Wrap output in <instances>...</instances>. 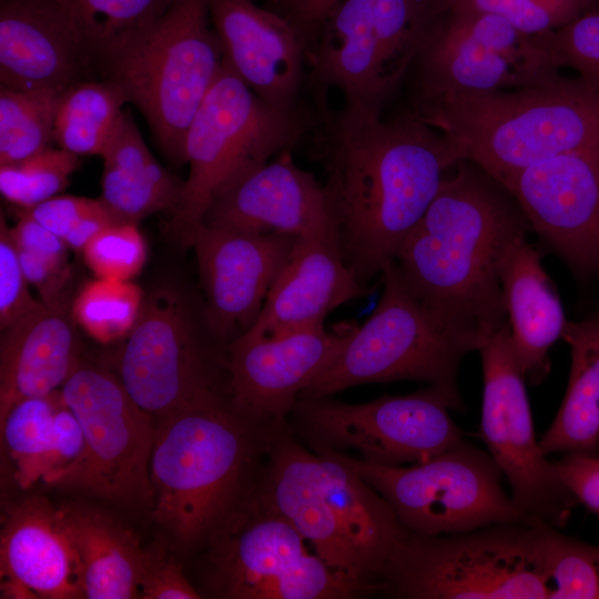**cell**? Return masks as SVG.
<instances>
[{"label": "cell", "instance_id": "8fae6325", "mask_svg": "<svg viewBox=\"0 0 599 599\" xmlns=\"http://www.w3.org/2000/svg\"><path fill=\"white\" fill-rule=\"evenodd\" d=\"M331 453L378 491L416 536L459 534L527 517L505 493L504 474L491 455L464 439L409 466H383Z\"/></svg>", "mask_w": 599, "mask_h": 599}, {"label": "cell", "instance_id": "83f0119b", "mask_svg": "<svg viewBox=\"0 0 599 599\" xmlns=\"http://www.w3.org/2000/svg\"><path fill=\"white\" fill-rule=\"evenodd\" d=\"M58 514L77 558L83 598H139L148 549L138 536L89 507L63 506Z\"/></svg>", "mask_w": 599, "mask_h": 599}, {"label": "cell", "instance_id": "d6986e66", "mask_svg": "<svg viewBox=\"0 0 599 599\" xmlns=\"http://www.w3.org/2000/svg\"><path fill=\"white\" fill-rule=\"evenodd\" d=\"M530 229L579 274L599 273V154L567 153L504 184Z\"/></svg>", "mask_w": 599, "mask_h": 599}, {"label": "cell", "instance_id": "681fc988", "mask_svg": "<svg viewBox=\"0 0 599 599\" xmlns=\"http://www.w3.org/2000/svg\"><path fill=\"white\" fill-rule=\"evenodd\" d=\"M10 232L17 248L58 258H68L69 247L65 242L20 211L18 222L10 227Z\"/></svg>", "mask_w": 599, "mask_h": 599}, {"label": "cell", "instance_id": "277c9868", "mask_svg": "<svg viewBox=\"0 0 599 599\" xmlns=\"http://www.w3.org/2000/svg\"><path fill=\"white\" fill-rule=\"evenodd\" d=\"M413 113L502 185L520 170L558 155L599 154V89L578 77L458 95Z\"/></svg>", "mask_w": 599, "mask_h": 599}, {"label": "cell", "instance_id": "5b68a950", "mask_svg": "<svg viewBox=\"0 0 599 599\" xmlns=\"http://www.w3.org/2000/svg\"><path fill=\"white\" fill-rule=\"evenodd\" d=\"M547 522L534 517L420 537L408 532L378 592L405 599H550Z\"/></svg>", "mask_w": 599, "mask_h": 599}, {"label": "cell", "instance_id": "d6a6232c", "mask_svg": "<svg viewBox=\"0 0 599 599\" xmlns=\"http://www.w3.org/2000/svg\"><path fill=\"white\" fill-rule=\"evenodd\" d=\"M95 71L176 0H58Z\"/></svg>", "mask_w": 599, "mask_h": 599}, {"label": "cell", "instance_id": "4fadbf2b", "mask_svg": "<svg viewBox=\"0 0 599 599\" xmlns=\"http://www.w3.org/2000/svg\"><path fill=\"white\" fill-rule=\"evenodd\" d=\"M60 389L81 425L83 450L45 484L118 502L152 504L153 417L132 399L115 374L97 366L79 363Z\"/></svg>", "mask_w": 599, "mask_h": 599}, {"label": "cell", "instance_id": "3957f363", "mask_svg": "<svg viewBox=\"0 0 599 599\" xmlns=\"http://www.w3.org/2000/svg\"><path fill=\"white\" fill-rule=\"evenodd\" d=\"M278 426L246 418L217 390L158 418L152 518L185 546H210L257 501Z\"/></svg>", "mask_w": 599, "mask_h": 599}, {"label": "cell", "instance_id": "7402d4cb", "mask_svg": "<svg viewBox=\"0 0 599 599\" xmlns=\"http://www.w3.org/2000/svg\"><path fill=\"white\" fill-rule=\"evenodd\" d=\"M224 61L264 101L281 108L304 102L306 49L290 21L253 0H207Z\"/></svg>", "mask_w": 599, "mask_h": 599}, {"label": "cell", "instance_id": "30bf717a", "mask_svg": "<svg viewBox=\"0 0 599 599\" xmlns=\"http://www.w3.org/2000/svg\"><path fill=\"white\" fill-rule=\"evenodd\" d=\"M382 275L384 288L373 313L354 327L336 359L303 389L298 399L396 380L426 382L460 397L457 373L466 349L414 296L395 261Z\"/></svg>", "mask_w": 599, "mask_h": 599}, {"label": "cell", "instance_id": "7a4b0ae2", "mask_svg": "<svg viewBox=\"0 0 599 599\" xmlns=\"http://www.w3.org/2000/svg\"><path fill=\"white\" fill-rule=\"evenodd\" d=\"M530 225L509 190L461 160L396 258L409 291L466 352L508 323L499 277L501 254Z\"/></svg>", "mask_w": 599, "mask_h": 599}, {"label": "cell", "instance_id": "ee69618b", "mask_svg": "<svg viewBox=\"0 0 599 599\" xmlns=\"http://www.w3.org/2000/svg\"><path fill=\"white\" fill-rule=\"evenodd\" d=\"M83 433L73 412L63 398L54 416V425L49 447L40 463V480L50 477L71 466L82 454Z\"/></svg>", "mask_w": 599, "mask_h": 599}, {"label": "cell", "instance_id": "7c38bea8", "mask_svg": "<svg viewBox=\"0 0 599 599\" xmlns=\"http://www.w3.org/2000/svg\"><path fill=\"white\" fill-rule=\"evenodd\" d=\"M464 408L460 397L429 385L362 404L303 398L292 415L297 434L313 450H353L363 460L398 467L425 463L461 440L464 432L449 410Z\"/></svg>", "mask_w": 599, "mask_h": 599}, {"label": "cell", "instance_id": "f1b7e54d", "mask_svg": "<svg viewBox=\"0 0 599 599\" xmlns=\"http://www.w3.org/2000/svg\"><path fill=\"white\" fill-rule=\"evenodd\" d=\"M101 156L100 200L115 223L138 224L154 213L175 209L184 181L155 160L131 113H121Z\"/></svg>", "mask_w": 599, "mask_h": 599}, {"label": "cell", "instance_id": "4316f807", "mask_svg": "<svg viewBox=\"0 0 599 599\" xmlns=\"http://www.w3.org/2000/svg\"><path fill=\"white\" fill-rule=\"evenodd\" d=\"M499 277L517 361L526 382L538 385L550 372L548 353L567 322L557 291L527 233L515 236L505 247Z\"/></svg>", "mask_w": 599, "mask_h": 599}, {"label": "cell", "instance_id": "e0dca14e", "mask_svg": "<svg viewBox=\"0 0 599 599\" xmlns=\"http://www.w3.org/2000/svg\"><path fill=\"white\" fill-rule=\"evenodd\" d=\"M296 238L202 223L193 230L186 247L195 252L205 319L217 342L227 347L254 326Z\"/></svg>", "mask_w": 599, "mask_h": 599}, {"label": "cell", "instance_id": "1f68e13d", "mask_svg": "<svg viewBox=\"0 0 599 599\" xmlns=\"http://www.w3.org/2000/svg\"><path fill=\"white\" fill-rule=\"evenodd\" d=\"M128 101L114 82L89 79L65 89L59 100L53 140L75 155H101Z\"/></svg>", "mask_w": 599, "mask_h": 599}, {"label": "cell", "instance_id": "603a6c76", "mask_svg": "<svg viewBox=\"0 0 599 599\" xmlns=\"http://www.w3.org/2000/svg\"><path fill=\"white\" fill-rule=\"evenodd\" d=\"M93 72L58 0L0 1V85L64 91Z\"/></svg>", "mask_w": 599, "mask_h": 599}, {"label": "cell", "instance_id": "d590c367", "mask_svg": "<svg viewBox=\"0 0 599 599\" xmlns=\"http://www.w3.org/2000/svg\"><path fill=\"white\" fill-rule=\"evenodd\" d=\"M143 302V292L138 284L97 277L78 292L71 304V314L75 324L90 337L109 344L128 336Z\"/></svg>", "mask_w": 599, "mask_h": 599}, {"label": "cell", "instance_id": "bcb514c9", "mask_svg": "<svg viewBox=\"0 0 599 599\" xmlns=\"http://www.w3.org/2000/svg\"><path fill=\"white\" fill-rule=\"evenodd\" d=\"M552 463L577 505L599 515V456L567 454Z\"/></svg>", "mask_w": 599, "mask_h": 599}, {"label": "cell", "instance_id": "8d00e7d4", "mask_svg": "<svg viewBox=\"0 0 599 599\" xmlns=\"http://www.w3.org/2000/svg\"><path fill=\"white\" fill-rule=\"evenodd\" d=\"M79 165L78 155L49 146L19 162L0 165V192L10 203L30 209L64 190Z\"/></svg>", "mask_w": 599, "mask_h": 599}, {"label": "cell", "instance_id": "f907efd6", "mask_svg": "<svg viewBox=\"0 0 599 599\" xmlns=\"http://www.w3.org/2000/svg\"><path fill=\"white\" fill-rule=\"evenodd\" d=\"M100 199V197H99ZM116 224L102 201L89 212L64 237L69 248L81 251L101 231Z\"/></svg>", "mask_w": 599, "mask_h": 599}, {"label": "cell", "instance_id": "2e32d148", "mask_svg": "<svg viewBox=\"0 0 599 599\" xmlns=\"http://www.w3.org/2000/svg\"><path fill=\"white\" fill-rule=\"evenodd\" d=\"M204 332H211L204 309L197 314L181 291L162 287L144 300L124 338L116 376L152 417L216 390Z\"/></svg>", "mask_w": 599, "mask_h": 599}, {"label": "cell", "instance_id": "cb8c5ba5", "mask_svg": "<svg viewBox=\"0 0 599 599\" xmlns=\"http://www.w3.org/2000/svg\"><path fill=\"white\" fill-rule=\"evenodd\" d=\"M372 292L345 264L335 226L301 236L245 334L278 337L323 327L335 308Z\"/></svg>", "mask_w": 599, "mask_h": 599}, {"label": "cell", "instance_id": "5bb4252c", "mask_svg": "<svg viewBox=\"0 0 599 599\" xmlns=\"http://www.w3.org/2000/svg\"><path fill=\"white\" fill-rule=\"evenodd\" d=\"M207 587L233 599H347L366 592L332 569L258 499L210 545Z\"/></svg>", "mask_w": 599, "mask_h": 599}, {"label": "cell", "instance_id": "4dcf8cb0", "mask_svg": "<svg viewBox=\"0 0 599 599\" xmlns=\"http://www.w3.org/2000/svg\"><path fill=\"white\" fill-rule=\"evenodd\" d=\"M571 367L564 400L539 440L544 455L599 456V315L567 322Z\"/></svg>", "mask_w": 599, "mask_h": 599}, {"label": "cell", "instance_id": "484cf974", "mask_svg": "<svg viewBox=\"0 0 599 599\" xmlns=\"http://www.w3.org/2000/svg\"><path fill=\"white\" fill-rule=\"evenodd\" d=\"M1 332L0 420L20 400L60 389L80 363L68 303H42Z\"/></svg>", "mask_w": 599, "mask_h": 599}, {"label": "cell", "instance_id": "9c48e42d", "mask_svg": "<svg viewBox=\"0 0 599 599\" xmlns=\"http://www.w3.org/2000/svg\"><path fill=\"white\" fill-rule=\"evenodd\" d=\"M439 0H341L306 51L313 99L383 112L403 88Z\"/></svg>", "mask_w": 599, "mask_h": 599}, {"label": "cell", "instance_id": "b9f144b4", "mask_svg": "<svg viewBox=\"0 0 599 599\" xmlns=\"http://www.w3.org/2000/svg\"><path fill=\"white\" fill-rule=\"evenodd\" d=\"M23 273L10 227L3 214L0 219V328L42 305L32 297Z\"/></svg>", "mask_w": 599, "mask_h": 599}, {"label": "cell", "instance_id": "9a60e30c", "mask_svg": "<svg viewBox=\"0 0 599 599\" xmlns=\"http://www.w3.org/2000/svg\"><path fill=\"white\" fill-rule=\"evenodd\" d=\"M478 351L484 392L477 437L501 469L517 508L526 516L564 528L577 502L536 439L526 379L509 323Z\"/></svg>", "mask_w": 599, "mask_h": 599}, {"label": "cell", "instance_id": "c3c4849f", "mask_svg": "<svg viewBox=\"0 0 599 599\" xmlns=\"http://www.w3.org/2000/svg\"><path fill=\"white\" fill-rule=\"evenodd\" d=\"M341 0H274V10L296 30L306 51Z\"/></svg>", "mask_w": 599, "mask_h": 599}, {"label": "cell", "instance_id": "8992f818", "mask_svg": "<svg viewBox=\"0 0 599 599\" xmlns=\"http://www.w3.org/2000/svg\"><path fill=\"white\" fill-rule=\"evenodd\" d=\"M210 20L207 0H176L99 69L141 111L175 163H185L189 126L224 61Z\"/></svg>", "mask_w": 599, "mask_h": 599}, {"label": "cell", "instance_id": "7bdbcfd3", "mask_svg": "<svg viewBox=\"0 0 599 599\" xmlns=\"http://www.w3.org/2000/svg\"><path fill=\"white\" fill-rule=\"evenodd\" d=\"M179 564L162 550L148 549L139 586V599H197Z\"/></svg>", "mask_w": 599, "mask_h": 599}, {"label": "cell", "instance_id": "ac0fdd59", "mask_svg": "<svg viewBox=\"0 0 599 599\" xmlns=\"http://www.w3.org/2000/svg\"><path fill=\"white\" fill-rule=\"evenodd\" d=\"M354 327L278 337L243 334L226 347L233 406L257 424H285L303 389L336 359Z\"/></svg>", "mask_w": 599, "mask_h": 599}, {"label": "cell", "instance_id": "f6af8a7d", "mask_svg": "<svg viewBox=\"0 0 599 599\" xmlns=\"http://www.w3.org/2000/svg\"><path fill=\"white\" fill-rule=\"evenodd\" d=\"M17 251L26 278L37 288L40 301L47 306L68 303L65 300V287L70 277L68 258L52 257L20 248Z\"/></svg>", "mask_w": 599, "mask_h": 599}, {"label": "cell", "instance_id": "ffe728a7", "mask_svg": "<svg viewBox=\"0 0 599 599\" xmlns=\"http://www.w3.org/2000/svg\"><path fill=\"white\" fill-rule=\"evenodd\" d=\"M202 224L248 234L311 235L334 226L324 185L291 150L248 166L213 195Z\"/></svg>", "mask_w": 599, "mask_h": 599}, {"label": "cell", "instance_id": "44dd1931", "mask_svg": "<svg viewBox=\"0 0 599 599\" xmlns=\"http://www.w3.org/2000/svg\"><path fill=\"white\" fill-rule=\"evenodd\" d=\"M258 500L286 518L332 569L366 595L377 592L325 496L317 454L286 423L272 437Z\"/></svg>", "mask_w": 599, "mask_h": 599}, {"label": "cell", "instance_id": "836d02e7", "mask_svg": "<svg viewBox=\"0 0 599 599\" xmlns=\"http://www.w3.org/2000/svg\"><path fill=\"white\" fill-rule=\"evenodd\" d=\"M62 92L0 85V165L19 162L49 148Z\"/></svg>", "mask_w": 599, "mask_h": 599}, {"label": "cell", "instance_id": "74e56055", "mask_svg": "<svg viewBox=\"0 0 599 599\" xmlns=\"http://www.w3.org/2000/svg\"><path fill=\"white\" fill-rule=\"evenodd\" d=\"M547 566L550 599H599V545L567 536L549 526Z\"/></svg>", "mask_w": 599, "mask_h": 599}, {"label": "cell", "instance_id": "ab89813d", "mask_svg": "<svg viewBox=\"0 0 599 599\" xmlns=\"http://www.w3.org/2000/svg\"><path fill=\"white\" fill-rule=\"evenodd\" d=\"M98 278L131 281L146 261V245L138 224L116 223L97 234L82 250Z\"/></svg>", "mask_w": 599, "mask_h": 599}, {"label": "cell", "instance_id": "60d3db41", "mask_svg": "<svg viewBox=\"0 0 599 599\" xmlns=\"http://www.w3.org/2000/svg\"><path fill=\"white\" fill-rule=\"evenodd\" d=\"M540 35L558 69H572L586 85L599 89V8Z\"/></svg>", "mask_w": 599, "mask_h": 599}, {"label": "cell", "instance_id": "f35d334b", "mask_svg": "<svg viewBox=\"0 0 599 599\" xmlns=\"http://www.w3.org/2000/svg\"><path fill=\"white\" fill-rule=\"evenodd\" d=\"M446 8L498 16L528 34H540L597 9L599 0H439Z\"/></svg>", "mask_w": 599, "mask_h": 599}, {"label": "cell", "instance_id": "ba28073f", "mask_svg": "<svg viewBox=\"0 0 599 599\" xmlns=\"http://www.w3.org/2000/svg\"><path fill=\"white\" fill-rule=\"evenodd\" d=\"M560 73L540 34H528L505 19L440 4L414 58L403 88L416 112L470 94L556 83Z\"/></svg>", "mask_w": 599, "mask_h": 599}, {"label": "cell", "instance_id": "d4e9b609", "mask_svg": "<svg viewBox=\"0 0 599 599\" xmlns=\"http://www.w3.org/2000/svg\"><path fill=\"white\" fill-rule=\"evenodd\" d=\"M0 590L6 599L83 598L74 551L45 499L27 498L3 514Z\"/></svg>", "mask_w": 599, "mask_h": 599}, {"label": "cell", "instance_id": "e575fe53", "mask_svg": "<svg viewBox=\"0 0 599 599\" xmlns=\"http://www.w3.org/2000/svg\"><path fill=\"white\" fill-rule=\"evenodd\" d=\"M61 403V389L26 398L0 420L2 441L14 467V480L21 488L27 489L40 480V463L49 447Z\"/></svg>", "mask_w": 599, "mask_h": 599}, {"label": "cell", "instance_id": "f546056e", "mask_svg": "<svg viewBox=\"0 0 599 599\" xmlns=\"http://www.w3.org/2000/svg\"><path fill=\"white\" fill-rule=\"evenodd\" d=\"M315 453L325 496L378 592L384 568L408 531L388 501L354 468L331 451Z\"/></svg>", "mask_w": 599, "mask_h": 599}, {"label": "cell", "instance_id": "6da1fadb", "mask_svg": "<svg viewBox=\"0 0 599 599\" xmlns=\"http://www.w3.org/2000/svg\"><path fill=\"white\" fill-rule=\"evenodd\" d=\"M324 190L343 260L363 284L396 261L463 159L457 144L405 108L390 119L344 102L313 103Z\"/></svg>", "mask_w": 599, "mask_h": 599}, {"label": "cell", "instance_id": "52a82bcc", "mask_svg": "<svg viewBox=\"0 0 599 599\" xmlns=\"http://www.w3.org/2000/svg\"><path fill=\"white\" fill-rule=\"evenodd\" d=\"M318 123L314 104L273 105L223 61L195 113L184 143L190 171L172 210L171 234L186 247L214 193L240 171L293 150Z\"/></svg>", "mask_w": 599, "mask_h": 599}, {"label": "cell", "instance_id": "7dc6e473", "mask_svg": "<svg viewBox=\"0 0 599 599\" xmlns=\"http://www.w3.org/2000/svg\"><path fill=\"white\" fill-rule=\"evenodd\" d=\"M100 199L55 195L20 212L64 240L72 229L98 204Z\"/></svg>", "mask_w": 599, "mask_h": 599}]
</instances>
